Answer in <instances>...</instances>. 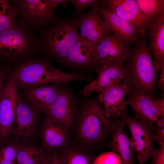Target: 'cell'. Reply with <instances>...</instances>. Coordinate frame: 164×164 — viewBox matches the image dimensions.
<instances>
[{
  "mask_svg": "<svg viewBox=\"0 0 164 164\" xmlns=\"http://www.w3.org/2000/svg\"><path fill=\"white\" fill-rule=\"evenodd\" d=\"M12 74L17 87L21 88L87 79L85 76L62 72L48 61L41 59H32L21 64L13 70Z\"/></svg>",
  "mask_w": 164,
  "mask_h": 164,
  "instance_id": "6da1fadb",
  "label": "cell"
},
{
  "mask_svg": "<svg viewBox=\"0 0 164 164\" xmlns=\"http://www.w3.org/2000/svg\"><path fill=\"white\" fill-rule=\"evenodd\" d=\"M53 25L40 30L36 49L63 63L67 51L80 37L78 28L74 20L60 18Z\"/></svg>",
  "mask_w": 164,
  "mask_h": 164,
  "instance_id": "7a4b0ae2",
  "label": "cell"
},
{
  "mask_svg": "<svg viewBox=\"0 0 164 164\" xmlns=\"http://www.w3.org/2000/svg\"><path fill=\"white\" fill-rule=\"evenodd\" d=\"M127 66L131 82L136 89L145 93L152 92L157 71L145 41L138 39L132 50Z\"/></svg>",
  "mask_w": 164,
  "mask_h": 164,
  "instance_id": "3957f363",
  "label": "cell"
},
{
  "mask_svg": "<svg viewBox=\"0 0 164 164\" xmlns=\"http://www.w3.org/2000/svg\"><path fill=\"white\" fill-rule=\"evenodd\" d=\"M99 99L87 101L81 114L78 128L80 138L84 142L95 143L102 140L108 135L116 121L108 117Z\"/></svg>",
  "mask_w": 164,
  "mask_h": 164,
  "instance_id": "277c9868",
  "label": "cell"
},
{
  "mask_svg": "<svg viewBox=\"0 0 164 164\" xmlns=\"http://www.w3.org/2000/svg\"><path fill=\"white\" fill-rule=\"evenodd\" d=\"M121 121L128 128L135 146L138 164H145L152 158L155 148V127L151 122L139 120L130 116L126 108L121 114Z\"/></svg>",
  "mask_w": 164,
  "mask_h": 164,
  "instance_id": "5b68a950",
  "label": "cell"
},
{
  "mask_svg": "<svg viewBox=\"0 0 164 164\" xmlns=\"http://www.w3.org/2000/svg\"><path fill=\"white\" fill-rule=\"evenodd\" d=\"M18 9L19 24L29 30L54 24L58 18L48 0L12 1Z\"/></svg>",
  "mask_w": 164,
  "mask_h": 164,
  "instance_id": "8992f818",
  "label": "cell"
},
{
  "mask_svg": "<svg viewBox=\"0 0 164 164\" xmlns=\"http://www.w3.org/2000/svg\"><path fill=\"white\" fill-rule=\"evenodd\" d=\"M36 38L30 31L17 23L0 32V56L13 58L36 49Z\"/></svg>",
  "mask_w": 164,
  "mask_h": 164,
  "instance_id": "52a82bcc",
  "label": "cell"
},
{
  "mask_svg": "<svg viewBox=\"0 0 164 164\" xmlns=\"http://www.w3.org/2000/svg\"><path fill=\"white\" fill-rule=\"evenodd\" d=\"M131 53L128 46L110 32L96 44V64L100 67L118 62L124 63L128 60Z\"/></svg>",
  "mask_w": 164,
  "mask_h": 164,
  "instance_id": "ba28073f",
  "label": "cell"
},
{
  "mask_svg": "<svg viewBox=\"0 0 164 164\" xmlns=\"http://www.w3.org/2000/svg\"><path fill=\"white\" fill-rule=\"evenodd\" d=\"M102 7L111 10L118 17L134 26L144 37L150 23L135 0H102Z\"/></svg>",
  "mask_w": 164,
  "mask_h": 164,
  "instance_id": "9c48e42d",
  "label": "cell"
},
{
  "mask_svg": "<svg viewBox=\"0 0 164 164\" xmlns=\"http://www.w3.org/2000/svg\"><path fill=\"white\" fill-rule=\"evenodd\" d=\"M97 8V4L92 6L89 12L74 20L80 30V38L94 43L111 32L108 25L99 13Z\"/></svg>",
  "mask_w": 164,
  "mask_h": 164,
  "instance_id": "30bf717a",
  "label": "cell"
},
{
  "mask_svg": "<svg viewBox=\"0 0 164 164\" xmlns=\"http://www.w3.org/2000/svg\"><path fill=\"white\" fill-rule=\"evenodd\" d=\"M118 62L99 67L96 69L97 77L82 89L80 93L85 96L96 92L101 93L110 86L121 81L128 75L127 67Z\"/></svg>",
  "mask_w": 164,
  "mask_h": 164,
  "instance_id": "8fae6325",
  "label": "cell"
},
{
  "mask_svg": "<svg viewBox=\"0 0 164 164\" xmlns=\"http://www.w3.org/2000/svg\"><path fill=\"white\" fill-rule=\"evenodd\" d=\"M17 89L16 82L12 77L3 90L0 99V141L4 139L11 133L15 119Z\"/></svg>",
  "mask_w": 164,
  "mask_h": 164,
  "instance_id": "7c38bea8",
  "label": "cell"
},
{
  "mask_svg": "<svg viewBox=\"0 0 164 164\" xmlns=\"http://www.w3.org/2000/svg\"><path fill=\"white\" fill-rule=\"evenodd\" d=\"M121 120L116 121L111 130L108 145L120 157L122 164H136V150L132 138L125 129Z\"/></svg>",
  "mask_w": 164,
  "mask_h": 164,
  "instance_id": "4fadbf2b",
  "label": "cell"
},
{
  "mask_svg": "<svg viewBox=\"0 0 164 164\" xmlns=\"http://www.w3.org/2000/svg\"><path fill=\"white\" fill-rule=\"evenodd\" d=\"M129 90L128 85L121 81L100 93L98 99L108 116L117 118L121 115L126 108L125 97Z\"/></svg>",
  "mask_w": 164,
  "mask_h": 164,
  "instance_id": "5bb4252c",
  "label": "cell"
},
{
  "mask_svg": "<svg viewBox=\"0 0 164 164\" xmlns=\"http://www.w3.org/2000/svg\"><path fill=\"white\" fill-rule=\"evenodd\" d=\"M96 44L79 37L67 51L63 63L80 68L94 66L96 64Z\"/></svg>",
  "mask_w": 164,
  "mask_h": 164,
  "instance_id": "9a60e30c",
  "label": "cell"
},
{
  "mask_svg": "<svg viewBox=\"0 0 164 164\" xmlns=\"http://www.w3.org/2000/svg\"><path fill=\"white\" fill-rule=\"evenodd\" d=\"M49 117L59 121L69 128L75 112L74 99L67 90H61L53 103L46 112Z\"/></svg>",
  "mask_w": 164,
  "mask_h": 164,
  "instance_id": "2e32d148",
  "label": "cell"
},
{
  "mask_svg": "<svg viewBox=\"0 0 164 164\" xmlns=\"http://www.w3.org/2000/svg\"><path fill=\"white\" fill-rule=\"evenodd\" d=\"M98 11L108 25L111 32L121 38L128 46L135 43L140 35L137 29L133 25L118 17L110 9L98 6Z\"/></svg>",
  "mask_w": 164,
  "mask_h": 164,
  "instance_id": "e0dca14e",
  "label": "cell"
},
{
  "mask_svg": "<svg viewBox=\"0 0 164 164\" xmlns=\"http://www.w3.org/2000/svg\"><path fill=\"white\" fill-rule=\"evenodd\" d=\"M35 125V118L32 111L18 94L15 102V119L11 133L19 136L28 137L32 134Z\"/></svg>",
  "mask_w": 164,
  "mask_h": 164,
  "instance_id": "ac0fdd59",
  "label": "cell"
},
{
  "mask_svg": "<svg viewBox=\"0 0 164 164\" xmlns=\"http://www.w3.org/2000/svg\"><path fill=\"white\" fill-rule=\"evenodd\" d=\"M153 101L146 93L139 92L131 96L125 103L126 105H129L134 110V118L153 123L160 118Z\"/></svg>",
  "mask_w": 164,
  "mask_h": 164,
  "instance_id": "d6986e66",
  "label": "cell"
},
{
  "mask_svg": "<svg viewBox=\"0 0 164 164\" xmlns=\"http://www.w3.org/2000/svg\"><path fill=\"white\" fill-rule=\"evenodd\" d=\"M68 129L61 122L48 116L43 131V147L50 150L64 146L67 141Z\"/></svg>",
  "mask_w": 164,
  "mask_h": 164,
  "instance_id": "ffe728a7",
  "label": "cell"
},
{
  "mask_svg": "<svg viewBox=\"0 0 164 164\" xmlns=\"http://www.w3.org/2000/svg\"><path fill=\"white\" fill-rule=\"evenodd\" d=\"M148 29L150 48L154 55L157 71L164 66V18L150 24Z\"/></svg>",
  "mask_w": 164,
  "mask_h": 164,
  "instance_id": "44dd1931",
  "label": "cell"
},
{
  "mask_svg": "<svg viewBox=\"0 0 164 164\" xmlns=\"http://www.w3.org/2000/svg\"><path fill=\"white\" fill-rule=\"evenodd\" d=\"M61 89L54 85L36 87L29 92L28 97L35 108L46 112L55 100Z\"/></svg>",
  "mask_w": 164,
  "mask_h": 164,
  "instance_id": "7402d4cb",
  "label": "cell"
},
{
  "mask_svg": "<svg viewBox=\"0 0 164 164\" xmlns=\"http://www.w3.org/2000/svg\"><path fill=\"white\" fill-rule=\"evenodd\" d=\"M135 0L150 24L164 18V0Z\"/></svg>",
  "mask_w": 164,
  "mask_h": 164,
  "instance_id": "603a6c76",
  "label": "cell"
},
{
  "mask_svg": "<svg viewBox=\"0 0 164 164\" xmlns=\"http://www.w3.org/2000/svg\"><path fill=\"white\" fill-rule=\"evenodd\" d=\"M46 155L40 148L30 145L19 146L15 164H40Z\"/></svg>",
  "mask_w": 164,
  "mask_h": 164,
  "instance_id": "cb8c5ba5",
  "label": "cell"
},
{
  "mask_svg": "<svg viewBox=\"0 0 164 164\" xmlns=\"http://www.w3.org/2000/svg\"><path fill=\"white\" fill-rule=\"evenodd\" d=\"M18 13V8L12 1L0 0V32L16 23L15 18Z\"/></svg>",
  "mask_w": 164,
  "mask_h": 164,
  "instance_id": "d4e9b609",
  "label": "cell"
},
{
  "mask_svg": "<svg viewBox=\"0 0 164 164\" xmlns=\"http://www.w3.org/2000/svg\"><path fill=\"white\" fill-rule=\"evenodd\" d=\"M59 156L61 164H93L90 156L78 150H66Z\"/></svg>",
  "mask_w": 164,
  "mask_h": 164,
  "instance_id": "484cf974",
  "label": "cell"
},
{
  "mask_svg": "<svg viewBox=\"0 0 164 164\" xmlns=\"http://www.w3.org/2000/svg\"><path fill=\"white\" fill-rule=\"evenodd\" d=\"M18 146L5 145L0 149V164H15Z\"/></svg>",
  "mask_w": 164,
  "mask_h": 164,
  "instance_id": "4316f807",
  "label": "cell"
},
{
  "mask_svg": "<svg viewBox=\"0 0 164 164\" xmlns=\"http://www.w3.org/2000/svg\"><path fill=\"white\" fill-rule=\"evenodd\" d=\"M93 164H122L119 156L115 152H109L103 153L93 161Z\"/></svg>",
  "mask_w": 164,
  "mask_h": 164,
  "instance_id": "83f0119b",
  "label": "cell"
},
{
  "mask_svg": "<svg viewBox=\"0 0 164 164\" xmlns=\"http://www.w3.org/2000/svg\"><path fill=\"white\" fill-rule=\"evenodd\" d=\"M101 1L97 0H70L69 2H71L74 6L75 13H81L85 8L90 6H93Z\"/></svg>",
  "mask_w": 164,
  "mask_h": 164,
  "instance_id": "f1b7e54d",
  "label": "cell"
},
{
  "mask_svg": "<svg viewBox=\"0 0 164 164\" xmlns=\"http://www.w3.org/2000/svg\"><path fill=\"white\" fill-rule=\"evenodd\" d=\"M156 122L155 140L160 145L164 143V117L159 118Z\"/></svg>",
  "mask_w": 164,
  "mask_h": 164,
  "instance_id": "f546056e",
  "label": "cell"
},
{
  "mask_svg": "<svg viewBox=\"0 0 164 164\" xmlns=\"http://www.w3.org/2000/svg\"><path fill=\"white\" fill-rule=\"evenodd\" d=\"M159 145L152 157V164H164V143Z\"/></svg>",
  "mask_w": 164,
  "mask_h": 164,
  "instance_id": "4dcf8cb0",
  "label": "cell"
},
{
  "mask_svg": "<svg viewBox=\"0 0 164 164\" xmlns=\"http://www.w3.org/2000/svg\"><path fill=\"white\" fill-rule=\"evenodd\" d=\"M153 102L159 114L160 118L164 117V98L154 100Z\"/></svg>",
  "mask_w": 164,
  "mask_h": 164,
  "instance_id": "1f68e13d",
  "label": "cell"
},
{
  "mask_svg": "<svg viewBox=\"0 0 164 164\" xmlns=\"http://www.w3.org/2000/svg\"><path fill=\"white\" fill-rule=\"evenodd\" d=\"M49 3L51 7L55 10L59 4L63 3L66 6V4L69 2L67 0H48Z\"/></svg>",
  "mask_w": 164,
  "mask_h": 164,
  "instance_id": "d6a6232c",
  "label": "cell"
},
{
  "mask_svg": "<svg viewBox=\"0 0 164 164\" xmlns=\"http://www.w3.org/2000/svg\"><path fill=\"white\" fill-rule=\"evenodd\" d=\"M159 87L162 90L164 89V66L161 69V73L160 78L158 82Z\"/></svg>",
  "mask_w": 164,
  "mask_h": 164,
  "instance_id": "836d02e7",
  "label": "cell"
},
{
  "mask_svg": "<svg viewBox=\"0 0 164 164\" xmlns=\"http://www.w3.org/2000/svg\"><path fill=\"white\" fill-rule=\"evenodd\" d=\"M49 164H61L59 155L54 153L51 155Z\"/></svg>",
  "mask_w": 164,
  "mask_h": 164,
  "instance_id": "e575fe53",
  "label": "cell"
},
{
  "mask_svg": "<svg viewBox=\"0 0 164 164\" xmlns=\"http://www.w3.org/2000/svg\"><path fill=\"white\" fill-rule=\"evenodd\" d=\"M51 155H46L44 159L40 164H49Z\"/></svg>",
  "mask_w": 164,
  "mask_h": 164,
  "instance_id": "d590c367",
  "label": "cell"
},
{
  "mask_svg": "<svg viewBox=\"0 0 164 164\" xmlns=\"http://www.w3.org/2000/svg\"><path fill=\"white\" fill-rule=\"evenodd\" d=\"M3 90V89L2 88V81L1 77H0V99L2 95Z\"/></svg>",
  "mask_w": 164,
  "mask_h": 164,
  "instance_id": "8d00e7d4",
  "label": "cell"
},
{
  "mask_svg": "<svg viewBox=\"0 0 164 164\" xmlns=\"http://www.w3.org/2000/svg\"><path fill=\"white\" fill-rule=\"evenodd\" d=\"M1 72L0 71V77H1Z\"/></svg>",
  "mask_w": 164,
  "mask_h": 164,
  "instance_id": "74e56055",
  "label": "cell"
}]
</instances>
